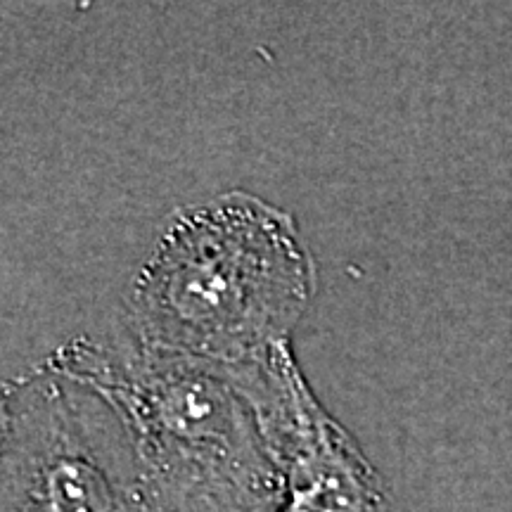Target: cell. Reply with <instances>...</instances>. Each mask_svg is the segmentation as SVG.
Returning <instances> with one entry per match:
<instances>
[{
	"instance_id": "1",
	"label": "cell",
	"mask_w": 512,
	"mask_h": 512,
	"mask_svg": "<svg viewBox=\"0 0 512 512\" xmlns=\"http://www.w3.org/2000/svg\"><path fill=\"white\" fill-rule=\"evenodd\" d=\"M313 285L292 216L233 190L166 226L133 285L131 325L147 347L252 366L287 347Z\"/></svg>"
},
{
	"instance_id": "2",
	"label": "cell",
	"mask_w": 512,
	"mask_h": 512,
	"mask_svg": "<svg viewBox=\"0 0 512 512\" xmlns=\"http://www.w3.org/2000/svg\"><path fill=\"white\" fill-rule=\"evenodd\" d=\"M266 363L223 366L174 351L81 342L55 368L93 384L124 418L162 512H268L283 458L261 396Z\"/></svg>"
},
{
	"instance_id": "3",
	"label": "cell",
	"mask_w": 512,
	"mask_h": 512,
	"mask_svg": "<svg viewBox=\"0 0 512 512\" xmlns=\"http://www.w3.org/2000/svg\"><path fill=\"white\" fill-rule=\"evenodd\" d=\"M3 512H162L117 406L60 368L3 401Z\"/></svg>"
}]
</instances>
